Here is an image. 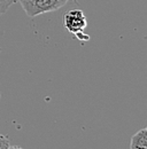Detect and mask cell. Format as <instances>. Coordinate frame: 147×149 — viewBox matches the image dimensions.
<instances>
[{"label":"cell","mask_w":147,"mask_h":149,"mask_svg":"<svg viewBox=\"0 0 147 149\" xmlns=\"http://www.w3.org/2000/svg\"><path fill=\"white\" fill-rule=\"evenodd\" d=\"M63 25L70 33L78 36L84 32L88 25V19L83 10L73 9L63 15Z\"/></svg>","instance_id":"cell-2"},{"label":"cell","mask_w":147,"mask_h":149,"mask_svg":"<svg viewBox=\"0 0 147 149\" xmlns=\"http://www.w3.org/2000/svg\"><path fill=\"white\" fill-rule=\"evenodd\" d=\"M131 149H147V127L139 130L131 138Z\"/></svg>","instance_id":"cell-3"},{"label":"cell","mask_w":147,"mask_h":149,"mask_svg":"<svg viewBox=\"0 0 147 149\" xmlns=\"http://www.w3.org/2000/svg\"><path fill=\"white\" fill-rule=\"evenodd\" d=\"M9 148H18V147L10 145L9 139L6 135H4V134L0 133V149H9Z\"/></svg>","instance_id":"cell-5"},{"label":"cell","mask_w":147,"mask_h":149,"mask_svg":"<svg viewBox=\"0 0 147 149\" xmlns=\"http://www.w3.org/2000/svg\"><path fill=\"white\" fill-rule=\"evenodd\" d=\"M18 2V0H0V15L6 13L12 5Z\"/></svg>","instance_id":"cell-4"},{"label":"cell","mask_w":147,"mask_h":149,"mask_svg":"<svg viewBox=\"0 0 147 149\" xmlns=\"http://www.w3.org/2000/svg\"><path fill=\"white\" fill-rule=\"evenodd\" d=\"M28 16L35 17L40 14L54 12L63 7L69 0H18Z\"/></svg>","instance_id":"cell-1"}]
</instances>
